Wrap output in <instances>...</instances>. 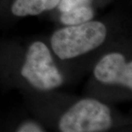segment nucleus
<instances>
[{
    "label": "nucleus",
    "mask_w": 132,
    "mask_h": 132,
    "mask_svg": "<svg viewBox=\"0 0 132 132\" xmlns=\"http://www.w3.org/2000/svg\"><path fill=\"white\" fill-rule=\"evenodd\" d=\"M106 29L99 21L71 25L59 29L52 37L54 53L62 60L71 59L84 54L104 42Z\"/></svg>",
    "instance_id": "f257e3e1"
},
{
    "label": "nucleus",
    "mask_w": 132,
    "mask_h": 132,
    "mask_svg": "<svg viewBox=\"0 0 132 132\" xmlns=\"http://www.w3.org/2000/svg\"><path fill=\"white\" fill-rule=\"evenodd\" d=\"M19 132H40L43 131L41 128L38 124L35 123H24L21 126H20L17 130Z\"/></svg>",
    "instance_id": "6e6552de"
},
{
    "label": "nucleus",
    "mask_w": 132,
    "mask_h": 132,
    "mask_svg": "<svg viewBox=\"0 0 132 132\" xmlns=\"http://www.w3.org/2000/svg\"><path fill=\"white\" fill-rule=\"evenodd\" d=\"M60 0H15L12 13L17 16L36 15L58 6Z\"/></svg>",
    "instance_id": "39448f33"
},
{
    "label": "nucleus",
    "mask_w": 132,
    "mask_h": 132,
    "mask_svg": "<svg viewBox=\"0 0 132 132\" xmlns=\"http://www.w3.org/2000/svg\"><path fill=\"white\" fill-rule=\"evenodd\" d=\"M21 75L34 87L42 90L59 87L63 81L49 49L40 41L33 43L29 48Z\"/></svg>",
    "instance_id": "7ed1b4c3"
},
{
    "label": "nucleus",
    "mask_w": 132,
    "mask_h": 132,
    "mask_svg": "<svg viewBox=\"0 0 132 132\" xmlns=\"http://www.w3.org/2000/svg\"><path fill=\"white\" fill-rule=\"evenodd\" d=\"M90 0H60L59 3V9L62 13L68 11L81 5H87Z\"/></svg>",
    "instance_id": "0eeeda50"
},
{
    "label": "nucleus",
    "mask_w": 132,
    "mask_h": 132,
    "mask_svg": "<svg viewBox=\"0 0 132 132\" xmlns=\"http://www.w3.org/2000/svg\"><path fill=\"white\" fill-rule=\"evenodd\" d=\"M112 126L110 109L92 98L81 100L60 119L59 128L62 132L105 131Z\"/></svg>",
    "instance_id": "f03ea898"
},
{
    "label": "nucleus",
    "mask_w": 132,
    "mask_h": 132,
    "mask_svg": "<svg viewBox=\"0 0 132 132\" xmlns=\"http://www.w3.org/2000/svg\"><path fill=\"white\" fill-rule=\"evenodd\" d=\"M93 10L88 5H81L68 11L63 12L60 21L65 25H78L90 21L93 18Z\"/></svg>",
    "instance_id": "423d86ee"
},
{
    "label": "nucleus",
    "mask_w": 132,
    "mask_h": 132,
    "mask_svg": "<svg viewBox=\"0 0 132 132\" xmlns=\"http://www.w3.org/2000/svg\"><path fill=\"white\" fill-rule=\"evenodd\" d=\"M95 78L104 84H118L132 87V63H127L119 53L104 56L94 69Z\"/></svg>",
    "instance_id": "20e7f679"
}]
</instances>
